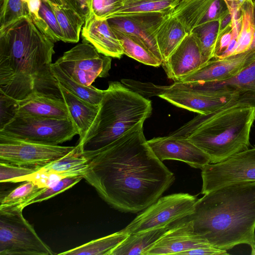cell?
I'll return each mask as SVG.
<instances>
[{
  "label": "cell",
  "instance_id": "cell-5",
  "mask_svg": "<svg viewBox=\"0 0 255 255\" xmlns=\"http://www.w3.org/2000/svg\"><path fill=\"white\" fill-rule=\"evenodd\" d=\"M99 106L93 131L78 143L84 155L104 148L136 125L144 123L152 109L150 100L117 81L109 82Z\"/></svg>",
  "mask_w": 255,
  "mask_h": 255
},
{
  "label": "cell",
  "instance_id": "cell-9",
  "mask_svg": "<svg viewBox=\"0 0 255 255\" xmlns=\"http://www.w3.org/2000/svg\"><path fill=\"white\" fill-rule=\"evenodd\" d=\"M111 58L99 53L90 43L83 42L65 52L55 63L74 81L90 86L97 78L109 76Z\"/></svg>",
  "mask_w": 255,
  "mask_h": 255
},
{
  "label": "cell",
  "instance_id": "cell-43",
  "mask_svg": "<svg viewBox=\"0 0 255 255\" xmlns=\"http://www.w3.org/2000/svg\"><path fill=\"white\" fill-rule=\"evenodd\" d=\"M73 9L85 20L88 19L92 13V0H62Z\"/></svg>",
  "mask_w": 255,
  "mask_h": 255
},
{
  "label": "cell",
  "instance_id": "cell-29",
  "mask_svg": "<svg viewBox=\"0 0 255 255\" xmlns=\"http://www.w3.org/2000/svg\"><path fill=\"white\" fill-rule=\"evenodd\" d=\"M51 70L57 81L70 92L92 104L100 105L104 90L99 89L92 85L84 86L74 81L55 63H52Z\"/></svg>",
  "mask_w": 255,
  "mask_h": 255
},
{
  "label": "cell",
  "instance_id": "cell-19",
  "mask_svg": "<svg viewBox=\"0 0 255 255\" xmlns=\"http://www.w3.org/2000/svg\"><path fill=\"white\" fill-rule=\"evenodd\" d=\"M158 97L178 107L198 114H209L227 103L226 97L221 94L208 95L169 87Z\"/></svg>",
  "mask_w": 255,
  "mask_h": 255
},
{
  "label": "cell",
  "instance_id": "cell-22",
  "mask_svg": "<svg viewBox=\"0 0 255 255\" xmlns=\"http://www.w3.org/2000/svg\"><path fill=\"white\" fill-rule=\"evenodd\" d=\"M176 223L130 234L112 251L111 255H145L156 241Z\"/></svg>",
  "mask_w": 255,
  "mask_h": 255
},
{
  "label": "cell",
  "instance_id": "cell-41",
  "mask_svg": "<svg viewBox=\"0 0 255 255\" xmlns=\"http://www.w3.org/2000/svg\"><path fill=\"white\" fill-rule=\"evenodd\" d=\"M41 0H29L27 5L30 17L36 27L52 42H56L55 37L48 26L39 14Z\"/></svg>",
  "mask_w": 255,
  "mask_h": 255
},
{
  "label": "cell",
  "instance_id": "cell-4",
  "mask_svg": "<svg viewBox=\"0 0 255 255\" xmlns=\"http://www.w3.org/2000/svg\"><path fill=\"white\" fill-rule=\"evenodd\" d=\"M255 108L233 106L208 114H198L170 134L189 139L210 158L222 162L249 148Z\"/></svg>",
  "mask_w": 255,
  "mask_h": 255
},
{
  "label": "cell",
  "instance_id": "cell-13",
  "mask_svg": "<svg viewBox=\"0 0 255 255\" xmlns=\"http://www.w3.org/2000/svg\"><path fill=\"white\" fill-rule=\"evenodd\" d=\"M147 143L156 156L161 161L175 160L190 166L202 169L210 163L209 157L189 139L169 135L154 137Z\"/></svg>",
  "mask_w": 255,
  "mask_h": 255
},
{
  "label": "cell",
  "instance_id": "cell-25",
  "mask_svg": "<svg viewBox=\"0 0 255 255\" xmlns=\"http://www.w3.org/2000/svg\"><path fill=\"white\" fill-rule=\"evenodd\" d=\"M63 33V42L77 43L85 20L66 3L56 4L48 0Z\"/></svg>",
  "mask_w": 255,
  "mask_h": 255
},
{
  "label": "cell",
  "instance_id": "cell-48",
  "mask_svg": "<svg viewBox=\"0 0 255 255\" xmlns=\"http://www.w3.org/2000/svg\"><path fill=\"white\" fill-rule=\"evenodd\" d=\"M51 2L56 4H62L64 3L62 0H51Z\"/></svg>",
  "mask_w": 255,
  "mask_h": 255
},
{
  "label": "cell",
  "instance_id": "cell-16",
  "mask_svg": "<svg viewBox=\"0 0 255 255\" xmlns=\"http://www.w3.org/2000/svg\"><path fill=\"white\" fill-rule=\"evenodd\" d=\"M205 64L198 42L190 32L161 65L167 77L177 82Z\"/></svg>",
  "mask_w": 255,
  "mask_h": 255
},
{
  "label": "cell",
  "instance_id": "cell-10",
  "mask_svg": "<svg viewBox=\"0 0 255 255\" xmlns=\"http://www.w3.org/2000/svg\"><path fill=\"white\" fill-rule=\"evenodd\" d=\"M201 194L239 182L255 181V147L238 152L227 159L209 163L201 169Z\"/></svg>",
  "mask_w": 255,
  "mask_h": 255
},
{
  "label": "cell",
  "instance_id": "cell-40",
  "mask_svg": "<svg viewBox=\"0 0 255 255\" xmlns=\"http://www.w3.org/2000/svg\"><path fill=\"white\" fill-rule=\"evenodd\" d=\"M0 129L16 115L18 102L0 92Z\"/></svg>",
  "mask_w": 255,
  "mask_h": 255
},
{
  "label": "cell",
  "instance_id": "cell-46",
  "mask_svg": "<svg viewBox=\"0 0 255 255\" xmlns=\"http://www.w3.org/2000/svg\"><path fill=\"white\" fill-rule=\"evenodd\" d=\"M227 2L230 11L239 10L246 1L250 0H225Z\"/></svg>",
  "mask_w": 255,
  "mask_h": 255
},
{
  "label": "cell",
  "instance_id": "cell-2",
  "mask_svg": "<svg viewBox=\"0 0 255 255\" xmlns=\"http://www.w3.org/2000/svg\"><path fill=\"white\" fill-rule=\"evenodd\" d=\"M54 46L30 16L0 27V92L18 101L34 94L63 99L51 70Z\"/></svg>",
  "mask_w": 255,
  "mask_h": 255
},
{
  "label": "cell",
  "instance_id": "cell-8",
  "mask_svg": "<svg viewBox=\"0 0 255 255\" xmlns=\"http://www.w3.org/2000/svg\"><path fill=\"white\" fill-rule=\"evenodd\" d=\"M197 200L183 193L160 197L122 230L130 235L176 223L193 214Z\"/></svg>",
  "mask_w": 255,
  "mask_h": 255
},
{
  "label": "cell",
  "instance_id": "cell-11",
  "mask_svg": "<svg viewBox=\"0 0 255 255\" xmlns=\"http://www.w3.org/2000/svg\"><path fill=\"white\" fill-rule=\"evenodd\" d=\"M75 147L38 143L0 135V161L38 168L65 156Z\"/></svg>",
  "mask_w": 255,
  "mask_h": 255
},
{
  "label": "cell",
  "instance_id": "cell-38",
  "mask_svg": "<svg viewBox=\"0 0 255 255\" xmlns=\"http://www.w3.org/2000/svg\"><path fill=\"white\" fill-rule=\"evenodd\" d=\"M39 14L52 32L56 42L63 41L64 37L56 16L47 0H41Z\"/></svg>",
  "mask_w": 255,
  "mask_h": 255
},
{
  "label": "cell",
  "instance_id": "cell-44",
  "mask_svg": "<svg viewBox=\"0 0 255 255\" xmlns=\"http://www.w3.org/2000/svg\"><path fill=\"white\" fill-rule=\"evenodd\" d=\"M229 254L226 250L219 249L209 246L187 250L181 253L180 255H227Z\"/></svg>",
  "mask_w": 255,
  "mask_h": 255
},
{
  "label": "cell",
  "instance_id": "cell-17",
  "mask_svg": "<svg viewBox=\"0 0 255 255\" xmlns=\"http://www.w3.org/2000/svg\"><path fill=\"white\" fill-rule=\"evenodd\" d=\"M85 42L92 44L104 55L120 59L124 54L121 44L107 19L97 18L92 12L82 30Z\"/></svg>",
  "mask_w": 255,
  "mask_h": 255
},
{
  "label": "cell",
  "instance_id": "cell-18",
  "mask_svg": "<svg viewBox=\"0 0 255 255\" xmlns=\"http://www.w3.org/2000/svg\"><path fill=\"white\" fill-rule=\"evenodd\" d=\"M214 89L223 90L229 95V102L221 109L236 105H247L255 108V60L232 79L209 83Z\"/></svg>",
  "mask_w": 255,
  "mask_h": 255
},
{
  "label": "cell",
  "instance_id": "cell-32",
  "mask_svg": "<svg viewBox=\"0 0 255 255\" xmlns=\"http://www.w3.org/2000/svg\"><path fill=\"white\" fill-rule=\"evenodd\" d=\"M25 182L0 199V209L16 207L24 209L26 204L43 188L31 181Z\"/></svg>",
  "mask_w": 255,
  "mask_h": 255
},
{
  "label": "cell",
  "instance_id": "cell-49",
  "mask_svg": "<svg viewBox=\"0 0 255 255\" xmlns=\"http://www.w3.org/2000/svg\"><path fill=\"white\" fill-rule=\"evenodd\" d=\"M23 0V1L26 2L27 3L28 1L29 0Z\"/></svg>",
  "mask_w": 255,
  "mask_h": 255
},
{
  "label": "cell",
  "instance_id": "cell-37",
  "mask_svg": "<svg viewBox=\"0 0 255 255\" xmlns=\"http://www.w3.org/2000/svg\"><path fill=\"white\" fill-rule=\"evenodd\" d=\"M37 168L16 165L0 161V181L10 182L17 177L25 176L35 172Z\"/></svg>",
  "mask_w": 255,
  "mask_h": 255
},
{
  "label": "cell",
  "instance_id": "cell-3",
  "mask_svg": "<svg viewBox=\"0 0 255 255\" xmlns=\"http://www.w3.org/2000/svg\"><path fill=\"white\" fill-rule=\"evenodd\" d=\"M195 233L227 251L249 245L255 255V181L230 184L197 199L190 216Z\"/></svg>",
  "mask_w": 255,
  "mask_h": 255
},
{
  "label": "cell",
  "instance_id": "cell-28",
  "mask_svg": "<svg viewBox=\"0 0 255 255\" xmlns=\"http://www.w3.org/2000/svg\"><path fill=\"white\" fill-rule=\"evenodd\" d=\"M113 30L121 44L124 54L147 65L158 67L162 64L137 36L118 30Z\"/></svg>",
  "mask_w": 255,
  "mask_h": 255
},
{
  "label": "cell",
  "instance_id": "cell-15",
  "mask_svg": "<svg viewBox=\"0 0 255 255\" xmlns=\"http://www.w3.org/2000/svg\"><path fill=\"white\" fill-rule=\"evenodd\" d=\"M255 60V50L228 58L212 59L197 70L177 82H221L238 75Z\"/></svg>",
  "mask_w": 255,
  "mask_h": 255
},
{
  "label": "cell",
  "instance_id": "cell-31",
  "mask_svg": "<svg viewBox=\"0 0 255 255\" xmlns=\"http://www.w3.org/2000/svg\"><path fill=\"white\" fill-rule=\"evenodd\" d=\"M219 27V20L212 21L198 25L191 32L198 42L205 63L213 58Z\"/></svg>",
  "mask_w": 255,
  "mask_h": 255
},
{
  "label": "cell",
  "instance_id": "cell-39",
  "mask_svg": "<svg viewBox=\"0 0 255 255\" xmlns=\"http://www.w3.org/2000/svg\"><path fill=\"white\" fill-rule=\"evenodd\" d=\"M124 0H92L91 11L97 17L106 19L121 7Z\"/></svg>",
  "mask_w": 255,
  "mask_h": 255
},
{
  "label": "cell",
  "instance_id": "cell-50",
  "mask_svg": "<svg viewBox=\"0 0 255 255\" xmlns=\"http://www.w3.org/2000/svg\"><path fill=\"white\" fill-rule=\"evenodd\" d=\"M49 0V1H51V0Z\"/></svg>",
  "mask_w": 255,
  "mask_h": 255
},
{
  "label": "cell",
  "instance_id": "cell-26",
  "mask_svg": "<svg viewBox=\"0 0 255 255\" xmlns=\"http://www.w3.org/2000/svg\"><path fill=\"white\" fill-rule=\"evenodd\" d=\"M213 0H180L171 13L189 33L199 25Z\"/></svg>",
  "mask_w": 255,
  "mask_h": 255
},
{
  "label": "cell",
  "instance_id": "cell-27",
  "mask_svg": "<svg viewBox=\"0 0 255 255\" xmlns=\"http://www.w3.org/2000/svg\"><path fill=\"white\" fill-rule=\"evenodd\" d=\"M129 235L123 230L58 254L63 255H111Z\"/></svg>",
  "mask_w": 255,
  "mask_h": 255
},
{
  "label": "cell",
  "instance_id": "cell-35",
  "mask_svg": "<svg viewBox=\"0 0 255 255\" xmlns=\"http://www.w3.org/2000/svg\"><path fill=\"white\" fill-rule=\"evenodd\" d=\"M82 176L69 177L62 178L55 185L44 187L35 197L28 201L25 207L30 204L49 199L54 196L71 188L80 182Z\"/></svg>",
  "mask_w": 255,
  "mask_h": 255
},
{
  "label": "cell",
  "instance_id": "cell-20",
  "mask_svg": "<svg viewBox=\"0 0 255 255\" xmlns=\"http://www.w3.org/2000/svg\"><path fill=\"white\" fill-rule=\"evenodd\" d=\"M58 83L69 117L78 129L80 137L78 143H81L94 130L100 106L81 99Z\"/></svg>",
  "mask_w": 255,
  "mask_h": 255
},
{
  "label": "cell",
  "instance_id": "cell-42",
  "mask_svg": "<svg viewBox=\"0 0 255 255\" xmlns=\"http://www.w3.org/2000/svg\"><path fill=\"white\" fill-rule=\"evenodd\" d=\"M230 12L225 0H213L199 25L215 20H219Z\"/></svg>",
  "mask_w": 255,
  "mask_h": 255
},
{
  "label": "cell",
  "instance_id": "cell-33",
  "mask_svg": "<svg viewBox=\"0 0 255 255\" xmlns=\"http://www.w3.org/2000/svg\"><path fill=\"white\" fill-rule=\"evenodd\" d=\"M253 0L246 1L243 4L242 24L238 37L236 55L251 51L254 35Z\"/></svg>",
  "mask_w": 255,
  "mask_h": 255
},
{
  "label": "cell",
  "instance_id": "cell-34",
  "mask_svg": "<svg viewBox=\"0 0 255 255\" xmlns=\"http://www.w3.org/2000/svg\"><path fill=\"white\" fill-rule=\"evenodd\" d=\"M30 16L27 3L22 0H3L1 6L0 27L14 20Z\"/></svg>",
  "mask_w": 255,
  "mask_h": 255
},
{
  "label": "cell",
  "instance_id": "cell-45",
  "mask_svg": "<svg viewBox=\"0 0 255 255\" xmlns=\"http://www.w3.org/2000/svg\"><path fill=\"white\" fill-rule=\"evenodd\" d=\"M232 23L233 14L230 11L219 20V27L217 41L225 33L232 29Z\"/></svg>",
  "mask_w": 255,
  "mask_h": 255
},
{
  "label": "cell",
  "instance_id": "cell-12",
  "mask_svg": "<svg viewBox=\"0 0 255 255\" xmlns=\"http://www.w3.org/2000/svg\"><path fill=\"white\" fill-rule=\"evenodd\" d=\"M170 13L139 12L123 15H114L106 18L113 30L131 34L139 38L154 55L162 63L156 33Z\"/></svg>",
  "mask_w": 255,
  "mask_h": 255
},
{
  "label": "cell",
  "instance_id": "cell-51",
  "mask_svg": "<svg viewBox=\"0 0 255 255\" xmlns=\"http://www.w3.org/2000/svg\"></svg>",
  "mask_w": 255,
  "mask_h": 255
},
{
  "label": "cell",
  "instance_id": "cell-47",
  "mask_svg": "<svg viewBox=\"0 0 255 255\" xmlns=\"http://www.w3.org/2000/svg\"><path fill=\"white\" fill-rule=\"evenodd\" d=\"M254 35L251 50H255V0H253Z\"/></svg>",
  "mask_w": 255,
  "mask_h": 255
},
{
  "label": "cell",
  "instance_id": "cell-36",
  "mask_svg": "<svg viewBox=\"0 0 255 255\" xmlns=\"http://www.w3.org/2000/svg\"><path fill=\"white\" fill-rule=\"evenodd\" d=\"M122 84L142 97L147 98L160 95L168 89L169 86H159L152 83H142L131 79H122Z\"/></svg>",
  "mask_w": 255,
  "mask_h": 255
},
{
  "label": "cell",
  "instance_id": "cell-30",
  "mask_svg": "<svg viewBox=\"0 0 255 255\" xmlns=\"http://www.w3.org/2000/svg\"><path fill=\"white\" fill-rule=\"evenodd\" d=\"M180 0H125L110 16L139 12L170 13ZM109 16V17H110Z\"/></svg>",
  "mask_w": 255,
  "mask_h": 255
},
{
  "label": "cell",
  "instance_id": "cell-23",
  "mask_svg": "<svg viewBox=\"0 0 255 255\" xmlns=\"http://www.w3.org/2000/svg\"><path fill=\"white\" fill-rule=\"evenodd\" d=\"M88 165V158L81 153L77 144L65 156L37 168V171L55 173L63 178L75 176L84 178Z\"/></svg>",
  "mask_w": 255,
  "mask_h": 255
},
{
  "label": "cell",
  "instance_id": "cell-21",
  "mask_svg": "<svg viewBox=\"0 0 255 255\" xmlns=\"http://www.w3.org/2000/svg\"><path fill=\"white\" fill-rule=\"evenodd\" d=\"M18 102L17 114L48 118H70L63 99L34 94Z\"/></svg>",
  "mask_w": 255,
  "mask_h": 255
},
{
  "label": "cell",
  "instance_id": "cell-6",
  "mask_svg": "<svg viewBox=\"0 0 255 255\" xmlns=\"http://www.w3.org/2000/svg\"><path fill=\"white\" fill-rule=\"evenodd\" d=\"M79 132L70 118H55L16 114L0 129V135L35 143L58 145Z\"/></svg>",
  "mask_w": 255,
  "mask_h": 255
},
{
  "label": "cell",
  "instance_id": "cell-14",
  "mask_svg": "<svg viewBox=\"0 0 255 255\" xmlns=\"http://www.w3.org/2000/svg\"><path fill=\"white\" fill-rule=\"evenodd\" d=\"M189 216L170 228L145 255H180L187 250L211 246L195 233Z\"/></svg>",
  "mask_w": 255,
  "mask_h": 255
},
{
  "label": "cell",
  "instance_id": "cell-1",
  "mask_svg": "<svg viewBox=\"0 0 255 255\" xmlns=\"http://www.w3.org/2000/svg\"><path fill=\"white\" fill-rule=\"evenodd\" d=\"M143 125H136L103 149L83 154L89 160L84 178L104 201L122 212L143 211L175 179L149 146Z\"/></svg>",
  "mask_w": 255,
  "mask_h": 255
},
{
  "label": "cell",
  "instance_id": "cell-7",
  "mask_svg": "<svg viewBox=\"0 0 255 255\" xmlns=\"http://www.w3.org/2000/svg\"><path fill=\"white\" fill-rule=\"evenodd\" d=\"M23 209H0V255H54L24 218Z\"/></svg>",
  "mask_w": 255,
  "mask_h": 255
},
{
  "label": "cell",
  "instance_id": "cell-24",
  "mask_svg": "<svg viewBox=\"0 0 255 255\" xmlns=\"http://www.w3.org/2000/svg\"><path fill=\"white\" fill-rule=\"evenodd\" d=\"M188 34L182 24L171 15L160 25L155 37L163 61L169 57Z\"/></svg>",
  "mask_w": 255,
  "mask_h": 255
}]
</instances>
